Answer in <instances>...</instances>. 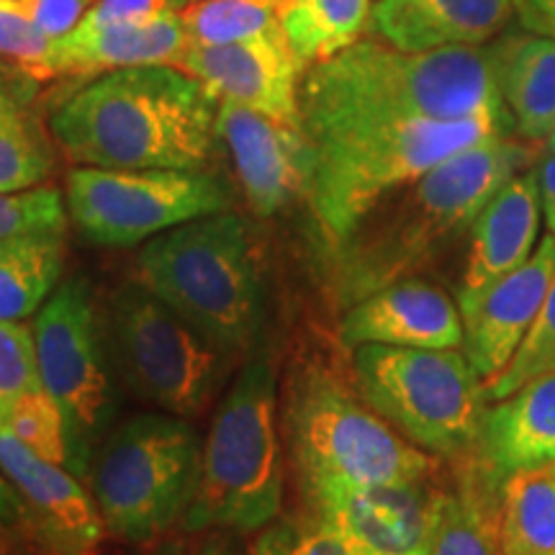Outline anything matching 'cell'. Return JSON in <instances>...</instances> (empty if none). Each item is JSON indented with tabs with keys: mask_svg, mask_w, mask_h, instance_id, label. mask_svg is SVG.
Returning <instances> with one entry per match:
<instances>
[{
	"mask_svg": "<svg viewBox=\"0 0 555 555\" xmlns=\"http://www.w3.org/2000/svg\"><path fill=\"white\" fill-rule=\"evenodd\" d=\"M352 378L365 404L412 446L448 461L474 455L489 401L463 350L360 345Z\"/></svg>",
	"mask_w": 555,
	"mask_h": 555,
	"instance_id": "obj_9",
	"label": "cell"
},
{
	"mask_svg": "<svg viewBox=\"0 0 555 555\" xmlns=\"http://www.w3.org/2000/svg\"><path fill=\"white\" fill-rule=\"evenodd\" d=\"M281 506L278 371L266 350H253L204 437L196 494L178 530L249 535L281 517Z\"/></svg>",
	"mask_w": 555,
	"mask_h": 555,
	"instance_id": "obj_6",
	"label": "cell"
},
{
	"mask_svg": "<svg viewBox=\"0 0 555 555\" xmlns=\"http://www.w3.org/2000/svg\"><path fill=\"white\" fill-rule=\"evenodd\" d=\"M191 0H95L80 21V31L103 29V26L129 24V21H147L163 13H180Z\"/></svg>",
	"mask_w": 555,
	"mask_h": 555,
	"instance_id": "obj_36",
	"label": "cell"
},
{
	"mask_svg": "<svg viewBox=\"0 0 555 555\" xmlns=\"http://www.w3.org/2000/svg\"><path fill=\"white\" fill-rule=\"evenodd\" d=\"M540 219L543 206L535 170L517 172L494 193L470 227V249L457 298L476 294L522 268L538 247Z\"/></svg>",
	"mask_w": 555,
	"mask_h": 555,
	"instance_id": "obj_20",
	"label": "cell"
},
{
	"mask_svg": "<svg viewBox=\"0 0 555 555\" xmlns=\"http://www.w3.org/2000/svg\"><path fill=\"white\" fill-rule=\"evenodd\" d=\"M219 144L232 159L249 211L270 219L307 198L311 144L304 127H288L258 111L219 99Z\"/></svg>",
	"mask_w": 555,
	"mask_h": 555,
	"instance_id": "obj_13",
	"label": "cell"
},
{
	"mask_svg": "<svg viewBox=\"0 0 555 555\" xmlns=\"http://www.w3.org/2000/svg\"><path fill=\"white\" fill-rule=\"evenodd\" d=\"M29 525V515H26V506L21 502L16 489L5 481V476L0 474V527H21Z\"/></svg>",
	"mask_w": 555,
	"mask_h": 555,
	"instance_id": "obj_40",
	"label": "cell"
},
{
	"mask_svg": "<svg viewBox=\"0 0 555 555\" xmlns=\"http://www.w3.org/2000/svg\"><path fill=\"white\" fill-rule=\"evenodd\" d=\"M41 388L65 409L80 476L116 420V386L103 319L88 278L69 275L34 314Z\"/></svg>",
	"mask_w": 555,
	"mask_h": 555,
	"instance_id": "obj_11",
	"label": "cell"
},
{
	"mask_svg": "<svg viewBox=\"0 0 555 555\" xmlns=\"http://www.w3.org/2000/svg\"><path fill=\"white\" fill-rule=\"evenodd\" d=\"M134 281L189 319L229 356L258 347L262 281L245 219L224 211L144 242Z\"/></svg>",
	"mask_w": 555,
	"mask_h": 555,
	"instance_id": "obj_5",
	"label": "cell"
},
{
	"mask_svg": "<svg viewBox=\"0 0 555 555\" xmlns=\"http://www.w3.org/2000/svg\"><path fill=\"white\" fill-rule=\"evenodd\" d=\"M496 540L502 555L555 553V474L551 466L506 476L499 489Z\"/></svg>",
	"mask_w": 555,
	"mask_h": 555,
	"instance_id": "obj_27",
	"label": "cell"
},
{
	"mask_svg": "<svg viewBox=\"0 0 555 555\" xmlns=\"http://www.w3.org/2000/svg\"><path fill=\"white\" fill-rule=\"evenodd\" d=\"M496 119L347 121L304 131L311 144L307 204L330 247L391 193L483 139L512 134Z\"/></svg>",
	"mask_w": 555,
	"mask_h": 555,
	"instance_id": "obj_4",
	"label": "cell"
},
{
	"mask_svg": "<svg viewBox=\"0 0 555 555\" xmlns=\"http://www.w3.org/2000/svg\"><path fill=\"white\" fill-rule=\"evenodd\" d=\"M496 519L499 499L466 466L455 489L429 494L425 555H502Z\"/></svg>",
	"mask_w": 555,
	"mask_h": 555,
	"instance_id": "obj_26",
	"label": "cell"
},
{
	"mask_svg": "<svg viewBox=\"0 0 555 555\" xmlns=\"http://www.w3.org/2000/svg\"><path fill=\"white\" fill-rule=\"evenodd\" d=\"M339 339L360 345L463 350L461 307L446 291L420 278H401L350 304L339 319Z\"/></svg>",
	"mask_w": 555,
	"mask_h": 555,
	"instance_id": "obj_18",
	"label": "cell"
},
{
	"mask_svg": "<svg viewBox=\"0 0 555 555\" xmlns=\"http://www.w3.org/2000/svg\"><path fill=\"white\" fill-rule=\"evenodd\" d=\"M147 555H247V547L237 540V532L201 530L165 535L152 543Z\"/></svg>",
	"mask_w": 555,
	"mask_h": 555,
	"instance_id": "obj_37",
	"label": "cell"
},
{
	"mask_svg": "<svg viewBox=\"0 0 555 555\" xmlns=\"http://www.w3.org/2000/svg\"><path fill=\"white\" fill-rule=\"evenodd\" d=\"M463 463L496 496L506 476L555 463V373L486 406L474 455Z\"/></svg>",
	"mask_w": 555,
	"mask_h": 555,
	"instance_id": "obj_19",
	"label": "cell"
},
{
	"mask_svg": "<svg viewBox=\"0 0 555 555\" xmlns=\"http://www.w3.org/2000/svg\"><path fill=\"white\" fill-rule=\"evenodd\" d=\"M532 142L496 134L442 159L391 193L332 247L330 281L343 311L373 291L425 268L517 172L530 170Z\"/></svg>",
	"mask_w": 555,
	"mask_h": 555,
	"instance_id": "obj_2",
	"label": "cell"
},
{
	"mask_svg": "<svg viewBox=\"0 0 555 555\" xmlns=\"http://www.w3.org/2000/svg\"><path fill=\"white\" fill-rule=\"evenodd\" d=\"M517 9L535 13L540 18L555 21V0H517Z\"/></svg>",
	"mask_w": 555,
	"mask_h": 555,
	"instance_id": "obj_42",
	"label": "cell"
},
{
	"mask_svg": "<svg viewBox=\"0 0 555 555\" xmlns=\"http://www.w3.org/2000/svg\"><path fill=\"white\" fill-rule=\"evenodd\" d=\"M204 437L183 416H129L90 461L88 483L103 527L124 543L152 545L176 532L193 502Z\"/></svg>",
	"mask_w": 555,
	"mask_h": 555,
	"instance_id": "obj_8",
	"label": "cell"
},
{
	"mask_svg": "<svg viewBox=\"0 0 555 555\" xmlns=\"http://www.w3.org/2000/svg\"><path fill=\"white\" fill-rule=\"evenodd\" d=\"M0 422H3L26 448L44 457V461L57 463V466L73 470L75 476L82 478L65 409H62L44 388L39 386L21 393Z\"/></svg>",
	"mask_w": 555,
	"mask_h": 555,
	"instance_id": "obj_30",
	"label": "cell"
},
{
	"mask_svg": "<svg viewBox=\"0 0 555 555\" xmlns=\"http://www.w3.org/2000/svg\"><path fill=\"white\" fill-rule=\"evenodd\" d=\"M551 468H553V474H555V463H551Z\"/></svg>",
	"mask_w": 555,
	"mask_h": 555,
	"instance_id": "obj_44",
	"label": "cell"
},
{
	"mask_svg": "<svg viewBox=\"0 0 555 555\" xmlns=\"http://www.w3.org/2000/svg\"><path fill=\"white\" fill-rule=\"evenodd\" d=\"M543 147H545V152H555V127H553L551 134H547V139L543 142Z\"/></svg>",
	"mask_w": 555,
	"mask_h": 555,
	"instance_id": "obj_43",
	"label": "cell"
},
{
	"mask_svg": "<svg viewBox=\"0 0 555 555\" xmlns=\"http://www.w3.org/2000/svg\"><path fill=\"white\" fill-rule=\"evenodd\" d=\"M93 3L95 0H21L34 26L52 41L65 39L78 29Z\"/></svg>",
	"mask_w": 555,
	"mask_h": 555,
	"instance_id": "obj_38",
	"label": "cell"
},
{
	"mask_svg": "<svg viewBox=\"0 0 555 555\" xmlns=\"http://www.w3.org/2000/svg\"><path fill=\"white\" fill-rule=\"evenodd\" d=\"M54 44L44 37L21 0H0V67L18 69L37 80H54Z\"/></svg>",
	"mask_w": 555,
	"mask_h": 555,
	"instance_id": "obj_33",
	"label": "cell"
},
{
	"mask_svg": "<svg viewBox=\"0 0 555 555\" xmlns=\"http://www.w3.org/2000/svg\"><path fill=\"white\" fill-rule=\"evenodd\" d=\"M489 52L515 131L525 142H545L555 127V39L509 34Z\"/></svg>",
	"mask_w": 555,
	"mask_h": 555,
	"instance_id": "obj_24",
	"label": "cell"
},
{
	"mask_svg": "<svg viewBox=\"0 0 555 555\" xmlns=\"http://www.w3.org/2000/svg\"><path fill=\"white\" fill-rule=\"evenodd\" d=\"M39 386L31 327L24 322H0V420L21 393Z\"/></svg>",
	"mask_w": 555,
	"mask_h": 555,
	"instance_id": "obj_35",
	"label": "cell"
},
{
	"mask_svg": "<svg viewBox=\"0 0 555 555\" xmlns=\"http://www.w3.org/2000/svg\"><path fill=\"white\" fill-rule=\"evenodd\" d=\"M373 0H283V29L294 52L311 67L363 37Z\"/></svg>",
	"mask_w": 555,
	"mask_h": 555,
	"instance_id": "obj_28",
	"label": "cell"
},
{
	"mask_svg": "<svg viewBox=\"0 0 555 555\" xmlns=\"http://www.w3.org/2000/svg\"><path fill=\"white\" fill-rule=\"evenodd\" d=\"M401 119H496L515 129L499 93L491 52L483 47L409 52L388 41L358 39L304 75V131Z\"/></svg>",
	"mask_w": 555,
	"mask_h": 555,
	"instance_id": "obj_3",
	"label": "cell"
},
{
	"mask_svg": "<svg viewBox=\"0 0 555 555\" xmlns=\"http://www.w3.org/2000/svg\"><path fill=\"white\" fill-rule=\"evenodd\" d=\"M176 67L204 82L217 99L234 101L288 127H301L307 65L286 34L234 44H189Z\"/></svg>",
	"mask_w": 555,
	"mask_h": 555,
	"instance_id": "obj_14",
	"label": "cell"
},
{
	"mask_svg": "<svg viewBox=\"0 0 555 555\" xmlns=\"http://www.w3.org/2000/svg\"><path fill=\"white\" fill-rule=\"evenodd\" d=\"M39 229L67 232V204L54 185L47 183L29 191L0 193V240L39 232Z\"/></svg>",
	"mask_w": 555,
	"mask_h": 555,
	"instance_id": "obj_34",
	"label": "cell"
},
{
	"mask_svg": "<svg viewBox=\"0 0 555 555\" xmlns=\"http://www.w3.org/2000/svg\"><path fill=\"white\" fill-rule=\"evenodd\" d=\"M555 275V237L538 242L532 258L476 291L457 298L463 319V352L483 380L496 378L515 358Z\"/></svg>",
	"mask_w": 555,
	"mask_h": 555,
	"instance_id": "obj_16",
	"label": "cell"
},
{
	"mask_svg": "<svg viewBox=\"0 0 555 555\" xmlns=\"http://www.w3.org/2000/svg\"><path fill=\"white\" fill-rule=\"evenodd\" d=\"M0 474L26 506L29 525L57 555H93L106 535L90 489L73 470L44 461L0 422Z\"/></svg>",
	"mask_w": 555,
	"mask_h": 555,
	"instance_id": "obj_17",
	"label": "cell"
},
{
	"mask_svg": "<svg viewBox=\"0 0 555 555\" xmlns=\"http://www.w3.org/2000/svg\"><path fill=\"white\" fill-rule=\"evenodd\" d=\"M191 3H193V0H191Z\"/></svg>",
	"mask_w": 555,
	"mask_h": 555,
	"instance_id": "obj_46",
	"label": "cell"
},
{
	"mask_svg": "<svg viewBox=\"0 0 555 555\" xmlns=\"http://www.w3.org/2000/svg\"><path fill=\"white\" fill-rule=\"evenodd\" d=\"M65 260V229L0 240V322H24L37 314L62 283Z\"/></svg>",
	"mask_w": 555,
	"mask_h": 555,
	"instance_id": "obj_25",
	"label": "cell"
},
{
	"mask_svg": "<svg viewBox=\"0 0 555 555\" xmlns=\"http://www.w3.org/2000/svg\"><path fill=\"white\" fill-rule=\"evenodd\" d=\"M185 47L189 39L176 11L93 31L75 29L54 44V75L88 80L114 69L178 65Z\"/></svg>",
	"mask_w": 555,
	"mask_h": 555,
	"instance_id": "obj_22",
	"label": "cell"
},
{
	"mask_svg": "<svg viewBox=\"0 0 555 555\" xmlns=\"http://www.w3.org/2000/svg\"><path fill=\"white\" fill-rule=\"evenodd\" d=\"M535 176H538L540 206H543L545 227L555 237V152H545V157L540 159Z\"/></svg>",
	"mask_w": 555,
	"mask_h": 555,
	"instance_id": "obj_39",
	"label": "cell"
},
{
	"mask_svg": "<svg viewBox=\"0 0 555 555\" xmlns=\"http://www.w3.org/2000/svg\"><path fill=\"white\" fill-rule=\"evenodd\" d=\"M555 373V275L551 288L543 298L535 322L527 332L522 345L515 352V358L506 363V367L496 378L486 380V401H502L515 393L519 386L530 384L540 376H551Z\"/></svg>",
	"mask_w": 555,
	"mask_h": 555,
	"instance_id": "obj_31",
	"label": "cell"
},
{
	"mask_svg": "<svg viewBox=\"0 0 555 555\" xmlns=\"http://www.w3.org/2000/svg\"><path fill=\"white\" fill-rule=\"evenodd\" d=\"M67 217L93 245L134 247L189 221L232 211L224 176L208 170L73 168Z\"/></svg>",
	"mask_w": 555,
	"mask_h": 555,
	"instance_id": "obj_12",
	"label": "cell"
},
{
	"mask_svg": "<svg viewBox=\"0 0 555 555\" xmlns=\"http://www.w3.org/2000/svg\"><path fill=\"white\" fill-rule=\"evenodd\" d=\"M551 555H555V553H551Z\"/></svg>",
	"mask_w": 555,
	"mask_h": 555,
	"instance_id": "obj_45",
	"label": "cell"
},
{
	"mask_svg": "<svg viewBox=\"0 0 555 555\" xmlns=\"http://www.w3.org/2000/svg\"><path fill=\"white\" fill-rule=\"evenodd\" d=\"M101 319L114 373L165 414H204L237 360L137 281L111 291Z\"/></svg>",
	"mask_w": 555,
	"mask_h": 555,
	"instance_id": "obj_10",
	"label": "cell"
},
{
	"mask_svg": "<svg viewBox=\"0 0 555 555\" xmlns=\"http://www.w3.org/2000/svg\"><path fill=\"white\" fill-rule=\"evenodd\" d=\"M219 99L176 65L88 78L47 114L69 163L108 170H208Z\"/></svg>",
	"mask_w": 555,
	"mask_h": 555,
	"instance_id": "obj_1",
	"label": "cell"
},
{
	"mask_svg": "<svg viewBox=\"0 0 555 555\" xmlns=\"http://www.w3.org/2000/svg\"><path fill=\"white\" fill-rule=\"evenodd\" d=\"M41 80L0 67V193H18L50 183L57 165Z\"/></svg>",
	"mask_w": 555,
	"mask_h": 555,
	"instance_id": "obj_23",
	"label": "cell"
},
{
	"mask_svg": "<svg viewBox=\"0 0 555 555\" xmlns=\"http://www.w3.org/2000/svg\"><path fill=\"white\" fill-rule=\"evenodd\" d=\"M517 11H519V16H522V24L527 26V29L535 31V34H545V37L555 39V21L540 18V16H535V13L522 11V9H517Z\"/></svg>",
	"mask_w": 555,
	"mask_h": 555,
	"instance_id": "obj_41",
	"label": "cell"
},
{
	"mask_svg": "<svg viewBox=\"0 0 555 555\" xmlns=\"http://www.w3.org/2000/svg\"><path fill=\"white\" fill-rule=\"evenodd\" d=\"M307 509L335 527L352 555H425L427 481L311 486Z\"/></svg>",
	"mask_w": 555,
	"mask_h": 555,
	"instance_id": "obj_15",
	"label": "cell"
},
{
	"mask_svg": "<svg viewBox=\"0 0 555 555\" xmlns=\"http://www.w3.org/2000/svg\"><path fill=\"white\" fill-rule=\"evenodd\" d=\"M517 0H376L371 26L409 52L481 47L509 24Z\"/></svg>",
	"mask_w": 555,
	"mask_h": 555,
	"instance_id": "obj_21",
	"label": "cell"
},
{
	"mask_svg": "<svg viewBox=\"0 0 555 555\" xmlns=\"http://www.w3.org/2000/svg\"><path fill=\"white\" fill-rule=\"evenodd\" d=\"M189 44H234L286 34L283 0H193L180 11Z\"/></svg>",
	"mask_w": 555,
	"mask_h": 555,
	"instance_id": "obj_29",
	"label": "cell"
},
{
	"mask_svg": "<svg viewBox=\"0 0 555 555\" xmlns=\"http://www.w3.org/2000/svg\"><path fill=\"white\" fill-rule=\"evenodd\" d=\"M247 555H352V551L327 519L307 509L262 527Z\"/></svg>",
	"mask_w": 555,
	"mask_h": 555,
	"instance_id": "obj_32",
	"label": "cell"
},
{
	"mask_svg": "<svg viewBox=\"0 0 555 555\" xmlns=\"http://www.w3.org/2000/svg\"><path fill=\"white\" fill-rule=\"evenodd\" d=\"M283 433L298 489L427 481L435 457L412 446L327 367L304 365L288 378Z\"/></svg>",
	"mask_w": 555,
	"mask_h": 555,
	"instance_id": "obj_7",
	"label": "cell"
}]
</instances>
